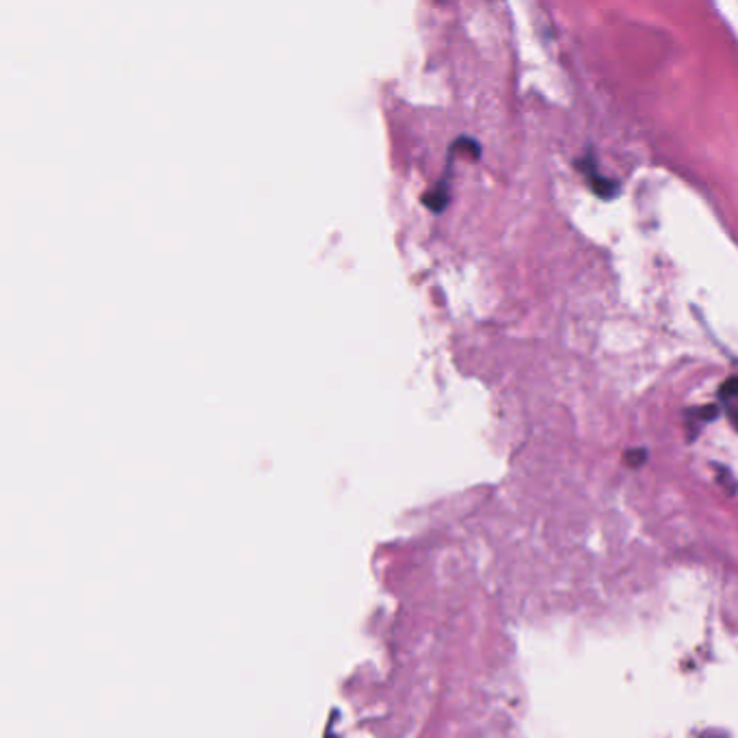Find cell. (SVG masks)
I'll list each match as a JSON object with an SVG mask.
<instances>
[{
    "label": "cell",
    "instance_id": "7",
    "mask_svg": "<svg viewBox=\"0 0 738 738\" xmlns=\"http://www.w3.org/2000/svg\"><path fill=\"white\" fill-rule=\"evenodd\" d=\"M732 423H734V427L738 429V414H732Z\"/></svg>",
    "mask_w": 738,
    "mask_h": 738
},
{
    "label": "cell",
    "instance_id": "5",
    "mask_svg": "<svg viewBox=\"0 0 738 738\" xmlns=\"http://www.w3.org/2000/svg\"><path fill=\"white\" fill-rule=\"evenodd\" d=\"M717 414H719V410H717L715 405H706V407H702V410H700V418L702 420H713Z\"/></svg>",
    "mask_w": 738,
    "mask_h": 738
},
{
    "label": "cell",
    "instance_id": "3",
    "mask_svg": "<svg viewBox=\"0 0 738 738\" xmlns=\"http://www.w3.org/2000/svg\"><path fill=\"white\" fill-rule=\"evenodd\" d=\"M648 461V451L645 448H630L624 453V464L628 468H641Z\"/></svg>",
    "mask_w": 738,
    "mask_h": 738
},
{
    "label": "cell",
    "instance_id": "1",
    "mask_svg": "<svg viewBox=\"0 0 738 738\" xmlns=\"http://www.w3.org/2000/svg\"><path fill=\"white\" fill-rule=\"evenodd\" d=\"M581 169L585 171V176L589 180V187H591L593 193H596L598 197H602V200H613V197L617 195V184L613 180L600 176L596 165H593L591 161H583Z\"/></svg>",
    "mask_w": 738,
    "mask_h": 738
},
{
    "label": "cell",
    "instance_id": "8",
    "mask_svg": "<svg viewBox=\"0 0 738 738\" xmlns=\"http://www.w3.org/2000/svg\"><path fill=\"white\" fill-rule=\"evenodd\" d=\"M327 738H334V736H327Z\"/></svg>",
    "mask_w": 738,
    "mask_h": 738
},
{
    "label": "cell",
    "instance_id": "2",
    "mask_svg": "<svg viewBox=\"0 0 738 738\" xmlns=\"http://www.w3.org/2000/svg\"><path fill=\"white\" fill-rule=\"evenodd\" d=\"M448 202V193H446V184H440V187L436 191H429V195L425 197V204L433 210V213H440V210H444Z\"/></svg>",
    "mask_w": 738,
    "mask_h": 738
},
{
    "label": "cell",
    "instance_id": "6",
    "mask_svg": "<svg viewBox=\"0 0 738 738\" xmlns=\"http://www.w3.org/2000/svg\"><path fill=\"white\" fill-rule=\"evenodd\" d=\"M700 738H726L721 732H704Z\"/></svg>",
    "mask_w": 738,
    "mask_h": 738
},
{
    "label": "cell",
    "instance_id": "4",
    "mask_svg": "<svg viewBox=\"0 0 738 738\" xmlns=\"http://www.w3.org/2000/svg\"><path fill=\"white\" fill-rule=\"evenodd\" d=\"M719 394H721L723 399H734V397H738V377H730L726 381V384L721 386Z\"/></svg>",
    "mask_w": 738,
    "mask_h": 738
}]
</instances>
